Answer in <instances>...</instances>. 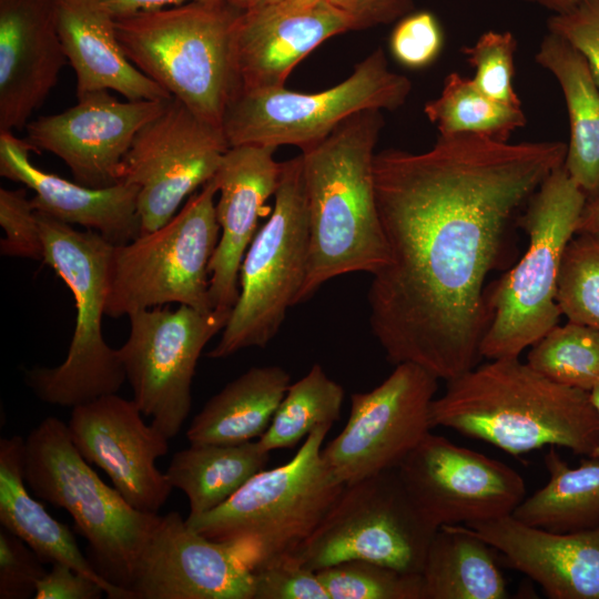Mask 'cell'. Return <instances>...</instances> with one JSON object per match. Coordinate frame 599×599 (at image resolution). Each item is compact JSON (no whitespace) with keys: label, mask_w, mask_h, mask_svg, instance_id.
I'll return each instance as SVG.
<instances>
[{"label":"cell","mask_w":599,"mask_h":599,"mask_svg":"<svg viewBox=\"0 0 599 599\" xmlns=\"http://www.w3.org/2000/svg\"><path fill=\"white\" fill-rule=\"evenodd\" d=\"M562 142L439 135L422 153H375L377 211L389 260L373 274L369 325L393 365L438 379L477 365L488 326L485 287L514 217L564 164Z\"/></svg>","instance_id":"obj_1"},{"label":"cell","mask_w":599,"mask_h":599,"mask_svg":"<svg viewBox=\"0 0 599 599\" xmlns=\"http://www.w3.org/2000/svg\"><path fill=\"white\" fill-rule=\"evenodd\" d=\"M384 124L382 110H363L301 150L309 251L296 304L308 301L334 277L355 272L373 275L389 260L373 171Z\"/></svg>","instance_id":"obj_2"},{"label":"cell","mask_w":599,"mask_h":599,"mask_svg":"<svg viewBox=\"0 0 599 599\" xmlns=\"http://www.w3.org/2000/svg\"><path fill=\"white\" fill-rule=\"evenodd\" d=\"M430 423L514 456L555 446L591 457L599 444L590 393L557 384L519 357L489 359L448 380Z\"/></svg>","instance_id":"obj_3"},{"label":"cell","mask_w":599,"mask_h":599,"mask_svg":"<svg viewBox=\"0 0 599 599\" xmlns=\"http://www.w3.org/2000/svg\"><path fill=\"white\" fill-rule=\"evenodd\" d=\"M331 427L313 429L290 460L258 471L215 509L187 516V525L230 546L252 572L293 556L344 487L322 457Z\"/></svg>","instance_id":"obj_4"},{"label":"cell","mask_w":599,"mask_h":599,"mask_svg":"<svg viewBox=\"0 0 599 599\" xmlns=\"http://www.w3.org/2000/svg\"><path fill=\"white\" fill-rule=\"evenodd\" d=\"M242 12L222 0H196L114 22L125 55L142 73L222 129L238 92L234 34Z\"/></svg>","instance_id":"obj_5"},{"label":"cell","mask_w":599,"mask_h":599,"mask_svg":"<svg viewBox=\"0 0 599 599\" xmlns=\"http://www.w3.org/2000/svg\"><path fill=\"white\" fill-rule=\"evenodd\" d=\"M586 202L564 164L529 199L518 219L528 237L527 248L486 294L489 321L481 357H519L559 324L558 278Z\"/></svg>","instance_id":"obj_6"},{"label":"cell","mask_w":599,"mask_h":599,"mask_svg":"<svg viewBox=\"0 0 599 599\" xmlns=\"http://www.w3.org/2000/svg\"><path fill=\"white\" fill-rule=\"evenodd\" d=\"M43 241V262L71 291L75 303V327L65 359L54 367H34L24 380L42 402L75 407L116 394L125 379L119 351L102 333L114 244L101 234L37 212Z\"/></svg>","instance_id":"obj_7"},{"label":"cell","mask_w":599,"mask_h":599,"mask_svg":"<svg viewBox=\"0 0 599 599\" xmlns=\"http://www.w3.org/2000/svg\"><path fill=\"white\" fill-rule=\"evenodd\" d=\"M74 446L68 424L49 416L24 440V479L35 497L67 510L109 581L129 590L159 514L132 507ZM130 591V590H129ZM131 592V591H130Z\"/></svg>","instance_id":"obj_8"},{"label":"cell","mask_w":599,"mask_h":599,"mask_svg":"<svg viewBox=\"0 0 599 599\" xmlns=\"http://www.w3.org/2000/svg\"><path fill=\"white\" fill-rule=\"evenodd\" d=\"M309 220L302 154L282 162L270 219L255 234L240 268V294L210 358L265 347L305 280Z\"/></svg>","instance_id":"obj_9"},{"label":"cell","mask_w":599,"mask_h":599,"mask_svg":"<svg viewBox=\"0 0 599 599\" xmlns=\"http://www.w3.org/2000/svg\"><path fill=\"white\" fill-rule=\"evenodd\" d=\"M216 193L213 177L164 225L113 246L106 316H129L169 303L213 309L209 297V264L221 232Z\"/></svg>","instance_id":"obj_10"},{"label":"cell","mask_w":599,"mask_h":599,"mask_svg":"<svg viewBox=\"0 0 599 599\" xmlns=\"http://www.w3.org/2000/svg\"><path fill=\"white\" fill-rule=\"evenodd\" d=\"M410 91V80L389 70L384 50L377 48L347 79L321 92L285 87L240 92L226 109L222 129L230 146L295 145L304 150L359 111L399 109Z\"/></svg>","instance_id":"obj_11"},{"label":"cell","mask_w":599,"mask_h":599,"mask_svg":"<svg viewBox=\"0 0 599 599\" xmlns=\"http://www.w3.org/2000/svg\"><path fill=\"white\" fill-rule=\"evenodd\" d=\"M437 530L395 468L344 485L322 522L293 557L315 571L363 559L420 573Z\"/></svg>","instance_id":"obj_12"},{"label":"cell","mask_w":599,"mask_h":599,"mask_svg":"<svg viewBox=\"0 0 599 599\" xmlns=\"http://www.w3.org/2000/svg\"><path fill=\"white\" fill-rule=\"evenodd\" d=\"M230 315L187 305L174 311L155 306L129 315L130 333L118 349L125 379L139 409L169 439L179 434L190 414L201 353Z\"/></svg>","instance_id":"obj_13"},{"label":"cell","mask_w":599,"mask_h":599,"mask_svg":"<svg viewBox=\"0 0 599 599\" xmlns=\"http://www.w3.org/2000/svg\"><path fill=\"white\" fill-rule=\"evenodd\" d=\"M438 378L413 363L395 366L375 388L351 396L342 432L322 448L341 484L395 469L430 432V406Z\"/></svg>","instance_id":"obj_14"},{"label":"cell","mask_w":599,"mask_h":599,"mask_svg":"<svg viewBox=\"0 0 599 599\" xmlns=\"http://www.w3.org/2000/svg\"><path fill=\"white\" fill-rule=\"evenodd\" d=\"M229 148L221 128L171 98L136 133L122 162L121 181L139 187L141 234L164 225L186 197L212 180Z\"/></svg>","instance_id":"obj_15"},{"label":"cell","mask_w":599,"mask_h":599,"mask_svg":"<svg viewBox=\"0 0 599 599\" xmlns=\"http://www.w3.org/2000/svg\"><path fill=\"white\" fill-rule=\"evenodd\" d=\"M396 469L437 528L510 516L526 497L515 469L430 432Z\"/></svg>","instance_id":"obj_16"},{"label":"cell","mask_w":599,"mask_h":599,"mask_svg":"<svg viewBox=\"0 0 599 599\" xmlns=\"http://www.w3.org/2000/svg\"><path fill=\"white\" fill-rule=\"evenodd\" d=\"M77 100L60 113L30 120L26 139L35 152L60 158L80 184L99 189L121 182L122 162L136 133L170 99L123 102L100 90Z\"/></svg>","instance_id":"obj_17"},{"label":"cell","mask_w":599,"mask_h":599,"mask_svg":"<svg viewBox=\"0 0 599 599\" xmlns=\"http://www.w3.org/2000/svg\"><path fill=\"white\" fill-rule=\"evenodd\" d=\"M142 415L133 399L109 394L73 407L68 428L82 457L101 468L132 507L158 514L173 489L156 467L170 439Z\"/></svg>","instance_id":"obj_18"},{"label":"cell","mask_w":599,"mask_h":599,"mask_svg":"<svg viewBox=\"0 0 599 599\" xmlns=\"http://www.w3.org/2000/svg\"><path fill=\"white\" fill-rule=\"evenodd\" d=\"M129 590L133 599H253V572L230 546L170 511L143 547Z\"/></svg>","instance_id":"obj_19"},{"label":"cell","mask_w":599,"mask_h":599,"mask_svg":"<svg viewBox=\"0 0 599 599\" xmlns=\"http://www.w3.org/2000/svg\"><path fill=\"white\" fill-rule=\"evenodd\" d=\"M276 148L230 146L214 175L220 238L209 264V297L213 309L232 312L240 294V268L252 243L266 201L280 183L282 162Z\"/></svg>","instance_id":"obj_20"},{"label":"cell","mask_w":599,"mask_h":599,"mask_svg":"<svg viewBox=\"0 0 599 599\" xmlns=\"http://www.w3.org/2000/svg\"><path fill=\"white\" fill-rule=\"evenodd\" d=\"M67 63L57 0H0V132L26 129Z\"/></svg>","instance_id":"obj_21"},{"label":"cell","mask_w":599,"mask_h":599,"mask_svg":"<svg viewBox=\"0 0 599 599\" xmlns=\"http://www.w3.org/2000/svg\"><path fill=\"white\" fill-rule=\"evenodd\" d=\"M351 30V20L322 1L285 0L243 11L234 34L237 94L285 87L292 70L308 53L327 39Z\"/></svg>","instance_id":"obj_22"},{"label":"cell","mask_w":599,"mask_h":599,"mask_svg":"<svg viewBox=\"0 0 599 599\" xmlns=\"http://www.w3.org/2000/svg\"><path fill=\"white\" fill-rule=\"evenodd\" d=\"M537 582L550 599H599V525L572 532L528 526L511 515L464 525Z\"/></svg>","instance_id":"obj_23"},{"label":"cell","mask_w":599,"mask_h":599,"mask_svg":"<svg viewBox=\"0 0 599 599\" xmlns=\"http://www.w3.org/2000/svg\"><path fill=\"white\" fill-rule=\"evenodd\" d=\"M31 151L35 150L27 139L0 132V175L34 192L30 199L34 211L94 231L114 245L141 234L136 185L121 181L97 189L71 182L37 167Z\"/></svg>","instance_id":"obj_24"},{"label":"cell","mask_w":599,"mask_h":599,"mask_svg":"<svg viewBox=\"0 0 599 599\" xmlns=\"http://www.w3.org/2000/svg\"><path fill=\"white\" fill-rule=\"evenodd\" d=\"M62 47L75 73V97L109 90L126 100L172 97L142 73L125 55L114 18L99 0H57Z\"/></svg>","instance_id":"obj_25"},{"label":"cell","mask_w":599,"mask_h":599,"mask_svg":"<svg viewBox=\"0 0 599 599\" xmlns=\"http://www.w3.org/2000/svg\"><path fill=\"white\" fill-rule=\"evenodd\" d=\"M24 479V440L0 439V524L23 540L44 564H64L97 581L111 599L132 593L104 578L81 552L70 528L34 499Z\"/></svg>","instance_id":"obj_26"},{"label":"cell","mask_w":599,"mask_h":599,"mask_svg":"<svg viewBox=\"0 0 599 599\" xmlns=\"http://www.w3.org/2000/svg\"><path fill=\"white\" fill-rule=\"evenodd\" d=\"M535 59L561 88L570 124L564 169L589 200L599 194V87L580 52L555 33Z\"/></svg>","instance_id":"obj_27"},{"label":"cell","mask_w":599,"mask_h":599,"mask_svg":"<svg viewBox=\"0 0 599 599\" xmlns=\"http://www.w3.org/2000/svg\"><path fill=\"white\" fill-rule=\"evenodd\" d=\"M291 375L276 365L251 367L212 396L186 430L190 444H243L260 438L283 399Z\"/></svg>","instance_id":"obj_28"},{"label":"cell","mask_w":599,"mask_h":599,"mask_svg":"<svg viewBox=\"0 0 599 599\" xmlns=\"http://www.w3.org/2000/svg\"><path fill=\"white\" fill-rule=\"evenodd\" d=\"M494 550L464 525L439 527L420 571L422 599L508 598Z\"/></svg>","instance_id":"obj_29"},{"label":"cell","mask_w":599,"mask_h":599,"mask_svg":"<svg viewBox=\"0 0 599 599\" xmlns=\"http://www.w3.org/2000/svg\"><path fill=\"white\" fill-rule=\"evenodd\" d=\"M270 453L260 443H193L176 451L165 471L173 488L189 500V516L209 512L265 469Z\"/></svg>","instance_id":"obj_30"},{"label":"cell","mask_w":599,"mask_h":599,"mask_svg":"<svg viewBox=\"0 0 599 599\" xmlns=\"http://www.w3.org/2000/svg\"><path fill=\"white\" fill-rule=\"evenodd\" d=\"M571 467L555 446L544 456L547 483L517 506L512 517L528 526L572 532L599 525V459Z\"/></svg>","instance_id":"obj_31"},{"label":"cell","mask_w":599,"mask_h":599,"mask_svg":"<svg viewBox=\"0 0 599 599\" xmlns=\"http://www.w3.org/2000/svg\"><path fill=\"white\" fill-rule=\"evenodd\" d=\"M424 113L439 135L469 134L501 142L527 120L521 106L491 99L456 72L447 75L440 95L425 104Z\"/></svg>","instance_id":"obj_32"},{"label":"cell","mask_w":599,"mask_h":599,"mask_svg":"<svg viewBox=\"0 0 599 599\" xmlns=\"http://www.w3.org/2000/svg\"><path fill=\"white\" fill-rule=\"evenodd\" d=\"M345 390L319 364L291 383L267 430L257 439L268 453L292 448L316 427L341 419Z\"/></svg>","instance_id":"obj_33"},{"label":"cell","mask_w":599,"mask_h":599,"mask_svg":"<svg viewBox=\"0 0 599 599\" xmlns=\"http://www.w3.org/2000/svg\"><path fill=\"white\" fill-rule=\"evenodd\" d=\"M526 363L557 384L590 393L599 386V331L558 324L530 347Z\"/></svg>","instance_id":"obj_34"},{"label":"cell","mask_w":599,"mask_h":599,"mask_svg":"<svg viewBox=\"0 0 599 599\" xmlns=\"http://www.w3.org/2000/svg\"><path fill=\"white\" fill-rule=\"evenodd\" d=\"M317 575L329 599H422L420 573L369 560L341 561Z\"/></svg>","instance_id":"obj_35"},{"label":"cell","mask_w":599,"mask_h":599,"mask_svg":"<svg viewBox=\"0 0 599 599\" xmlns=\"http://www.w3.org/2000/svg\"><path fill=\"white\" fill-rule=\"evenodd\" d=\"M557 301L568 321L599 331V240L573 237L558 278Z\"/></svg>","instance_id":"obj_36"},{"label":"cell","mask_w":599,"mask_h":599,"mask_svg":"<svg viewBox=\"0 0 599 599\" xmlns=\"http://www.w3.org/2000/svg\"><path fill=\"white\" fill-rule=\"evenodd\" d=\"M517 41L508 31H487L477 41L463 49L468 63L475 69L471 79L486 95L499 102L521 106L512 85Z\"/></svg>","instance_id":"obj_37"},{"label":"cell","mask_w":599,"mask_h":599,"mask_svg":"<svg viewBox=\"0 0 599 599\" xmlns=\"http://www.w3.org/2000/svg\"><path fill=\"white\" fill-rule=\"evenodd\" d=\"M0 224L4 232L0 241L1 255L43 260L37 213L24 189H0Z\"/></svg>","instance_id":"obj_38"},{"label":"cell","mask_w":599,"mask_h":599,"mask_svg":"<svg viewBox=\"0 0 599 599\" xmlns=\"http://www.w3.org/2000/svg\"><path fill=\"white\" fill-rule=\"evenodd\" d=\"M396 22L389 39L393 57L409 69L430 65L444 47V31L436 16L412 11Z\"/></svg>","instance_id":"obj_39"},{"label":"cell","mask_w":599,"mask_h":599,"mask_svg":"<svg viewBox=\"0 0 599 599\" xmlns=\"http://www.w3.org/2000/svg\"><path fill=\"white\" fill-rule=\"evenodd\" d=\"M253 599H329L317 571L293 556L253 572Z\"/></svg>","instance_id":"obj_40"},{"label":"cell","mask_w":599,"mask_h":599,"mask_svg":"<svg viewBox=\"0 0 599 599\" xmlns=\"http://www.w3.org/2000/svg\"><path fill=\"white\" fill-rule=\"evenodd\" d=\"M43 561L19 537L0 529V599H28L47 573Z\"/></svg>","instance_id":"obj_41"},{"label":"cell","mask_w":599,"mask_h":599,"mask_svg":"<svg viewBox=\"0 0 599 599\" xmlns=\"http://www.w3.org/2000/svg\"><path fill=\"white\" fill-rule=\"evenodd\" d=\"M547 26L549 32L580 52L599 87V0H587L568 12L551 14Z\"/></svg>","instance_id":"obj_42"},{"label":"cell","mask_w":599,"mask_h":599,"mask_svg":"<svg viewBox=\"0 0 599 599\" xmlns=\"http://www.w3.org/2000/svg\"><path fill=\"white\" fill-rule=\"evenodd\" d=\"M292 2L322 1L344 13L353 31L365 30L398 21L414 11L415 0H288Z\"/></svg>","instance_id":"obj_43"},{"label":"cell","mask_w":599,"mask_h":599,"mask_svg":"<svg viewBox=\"0 0 599 599\" xmlns=\"http://www.w3.org/2000/svg\"><path fill=\"white\" fill-rule=\"evenodd\" d=\"M38 582L34 599H99L105 595L93 579L64 564H53Z\"/></svg>","instance_id":"obj_44"},{"label":"cell","mask_w":599,"mask_h":599,"mask_svg":"<svg viewBox=\"0 0 599 599\" xmlns=\"http://www.w3.org/2000/svg\"><path fill=\"white\" fill-rule=\"evenodd\" d=\"M106 11L114 18L134 16L141 12H151L177 7L196 0H99Z\"/></svg>","instance_id":"obj_45"},{"label":"cell","mask_w":599,"mask_h":599,"mask_svg":"<svg viewBox=\"0 0 599 599\" xmlns=\"http://www.w3.org/2000/svg\"><path fill=\"white\" fill-rule=\"evenodd\" d=\"M576 235H586L599 240V194L587 200Z\"/></svg>","instance_id":"obj_46"},{"label":"cell","mask_w":599,"mask_h":599,"mask_svg":"<svg viewBox=\"0 0 599 599\" xmlns=\"http://www.w3.org/2000/svg\"><path fill=\"white\" fill-rule=\"evenodd\" d=\"M549 10L552 14L568 12L587 0H521Z\"/></svg>","instance_id":"obj_47"},{"label":"cell","mask_w":599,"mask_h":599,"mask_svg":"<svg viewBox=\"0 0 599 599\" xmlns=\"http://www.w3.org/2000/svg\"><path fill=\"white\" fill-rule=\"evenodd\" d=\"M222 1H225L241 9L242 11H248V10L278 4L285 0H222Z\"/></svg>","instance_id":"obj_48"},{"label":"cell","mask_w":599,"mask_h":599,"mask_svg":"<svg viewBox=\"0 0 599 599\" xmlns=\"http://www.w3.org/2000/svg\"><path fill=\"white\" fill-rule=\"evenodd\" d=\"M590 395H591V400L596 407V410H597V414H598V419H599V386H597L595 389H592L590 392ZM592 458H597L599 459V444L595 450V453L592 454L591 456Z\"/></svg>","instance_id":"obj_49"}]
</instances>
